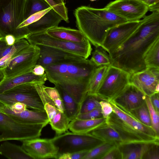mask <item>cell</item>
I'll return each mask as SVG.
<instances>
[{"mask_svg":"<svg viewBox=\"0 0 159 159\" xmlns=\"http://www.w3.org/2000/svg\"><path fill=\"white\" fill-rule=\"evenodd\" d=\"M149 143H130L118 146L122 159H142Z\"/></svg>","mask_w":159,"mask_h":159,"instance_id":"cell-23","label":"cell"},{"mask_svg":"<svg viewBox=\"0 0 159 159\" xmlns=\"http://www.w3.org/2000/svg\"><path fill=\"white\" fill-rule=\"evenodd\" d=\"M39 54V48L30 44L20 51L11 58L8 65L4 67L5 78L31 72L36 64Z\"/></svg>","mask_w":159,"mask_h":159,"instance_id":"cell-10","label":"cell"},{"mask_svg":"<svg viewBox=\"0 0 159 159\" xmlns=\"http://www.w3.org/2000/svg\"><path fill=\"white\" fill-rule=\"evenodd\" d=\"M5 106V105L0 100V110Z\"/></svg>","mask_w":159,"mask_h":159,"instance_id":"cell-52","label":"cell"},{"mask_svg":"<svg viewBox=\"0 0 159 159\" xmlns=\"http://www.w3.org/2000/svg\"><path fill=\"white\" fill-rule=\"evenodd\" d=\"M43 89L49 97L54 102L58 109L61 111L64 112V108L62 99L59 92L54 87H47L43 84Z\"/></svg>","mask_w":159,"mask_h":159,"instance_id":"cell-36","label":"cell"},{"mask_svg":"<svg viewBox=\"0 0 159 159\" xmlns=\"http://www.w3.org/2000/svg\"><path fill=\"white\" fill-rule=\"evenodd\" d=\"M54 85L62 99L64 112L70 121L76 119L79 113L80 105L61 86L58 84Z\"/></svg>","mask_w":159,"mask_h":159,"instance_id":"cell-25","label":"cell"},{"mask_svg":"<svg viewBox=\"0 0 159 159\" xmlns=\"http://www.w3.org/2000/svg\"><path fill=\"white\" fill-rule=\"evenodd\" d=\"M101 99L96 94L87 93L81 104L79 113L88 112L95 108L100 107Z\"/></svg>","mask_w":159,"mask_h":159,"instance_id":"cell-34","label":"cell"},{"mask_svg":"<svg viewBox=\"0 0 159 159\" xmlns=\"http://www.w3.org/2000/svg\"><path fill=\"white\" fill-rule=\"evenodd\" d=\"M90 60L98 67L111 64L109 54L101 46L95 47Z\"/></svg>","mask_w":159,"mask_h":159,"instance_id":"cell-32","label":"cell"},{"mask_svg":"<svg viewBox=\"0 0 159 159\" xmlns=\"http://www.w3.org/2000/svg\"><path fill=\"white\" fill-rule=\"evenodd\" d=\"M146 96L134 85L129 83L122 93L113 101L119 108L129 111L143 104L145 102Z\"/></svg>","mask_w":159,"mask_h":159,"instance_id":"cell-16","label":"cell"},{"mask_svg":"<svg viewBox=\"0 0 159 159\" xmlns=\"http://www.w3.org/2000/svg\"><path fill=\"white\" fill-rule=\"evenodd\" d=\"M8 107L13 112L18 113L25 110L27 107L26 105L20 102H16L10 106Z\"/></svg>","mask_w":159,"mask_h":159,"instance_id":"cell-46","label":"cell"},{"mask_svg":"<svg viewBox=\"0 0 159 159\" xmlns=\"http://www.w3.org/2000/svg\"><path fill=\"white\" fill-rule=\"evenodd\" d=\"M22 142V147L32 159L57 158L58 149L51 139L38 138Z\"/></svg>","mask_w":159,"mask_h":159,"instance_id":"cell-14","label":"cell"},{"mask_svg":"<svg viewBox=\"0 0 159 159\" xmlns=\"http://www.w3.org/2000/svg\"><path fill=\"white\" fill-rule=\"evenodd\" d=\"M159 38V12H153L145 16L131 35L108 53L111 65L131 74L145 70V54Z\"/></svg>","mask_w":159,"mask_h":159,"instance_id":"cell-1","label":"cell"},{"mask_svg":"<svg viewBox=\"0 0 159 159\" xmlns=\"http://www.w3.org/2000/svg\"><path fill=\"white\" fill-rule=\"evenodd\" d=\"M25 0H0V37L11 34L16 41L25 38L30 34L27 26L20 29L24 20Z\"/></svg>","mask_w":159,"mask_h":159,"instance_id":"cell-4","label":"cell"},{"mask_svg":"<svg viewBox=\"0 0 159 159\" xmlns=\"http://www.w3.org/2000/svg\"><path fill=\"white\" fill-rule=\"evenodd\" d=\"M88 133L105 142L113 143L117 146L123 143L118 133L106 121L99 125Z\"/></svg>","mask_w":159,"mask_h":159,"instance_id":"cell-22","label":"cell"},{"mask_svg":"<svg viewBox=\"0 0 159 159\" xmlns=\"http://www.w3.org/2000/svg\"><path fill=\"white\" fill-rule=\"evenodd\" d=\"M106 123L119 134L123 143H159V139L146 134L126 123L113 112L106 118Z\"/></svg>","mask_w":159,"mask_h":159,"instance_id":"cell-11","label":"cell"},{"mask_svg":"<svg viewBox=\"0 0 159 159\" xmlns=\"http://www.w3.org/2000/svg\"><path fill=\"white\" fill-rule=\"evenodd\" d=\"M46 125L23 123L0 112V142L10 140L23 141L39 138Z\"/></svg>","mask_w":159,"mask_h":159,"instance_id":"cell-5","label":"cell"},{"mask_svg":"<svg viewBox=\"0 0 159 159\" xmlns=\"http://www.w3.org/2000/svg\"><path fill=\"white\" fill-rule=\"evenodd\" d=\"M48 80L45 73L37 75L31 71L13 77L5 78L0 84V93L19 85L27 83L44 84Z\"/></svg>","mask_w":159,"mask_h":159,"instance_id":"cell-19","label":"cell"},{"mask_svg":"<svg viewBox=\"0 0 159 159\" xmlns=\"http://www.w3.org/2000/svg\"><path fill=\"white\" fill-rule=\"evenodd\" d=\"M102 159H122L121 153L116 146L110 150Z\"/></svg>","mask_w":159,"mask_h":159,"instance_id":"cell-44","label":"cell"},{"mask_svg":"<svg viewBox=\"0 0 159 159\" xmlns=\"http://www.w3.org/2000/svg\"><path fill=\"white\" fill-rule=\"evenodd\" d=\"M51 139L58 149L57 155L64 153L90 151L105 142L88 133L72 132L57 135Z\"/></svg>","mask_w":159,"mask_h":159,"instance_id":"cell-7","label":"cell"},{"mask_svg":"<svg viewBox=\"0 0 159 159\" xmlns=\"http://www.w3.org/2000/svg\"><path fill=\"white\" fill-rule=\"evenodd\" d=\"M39 48L40 54L36 64L44 67L50 65L83 57L60 49L42 45H36Z\"/></svg>","mask_w":159,"mask_h":159,"instance_id":"cell-17","label":"cell"},{"mask_svg":"<svg viewBox=\"0 0 159 159\" xmlns=\"http://www.w3.org/2000/svg\"><path fill=\"white\" fill-rule=\"evenodd\" d=\"M142 159H159V143H149Z\"/></svg>","mask_w":159,"mask_h":159,"instance_id":"cell-38","label":"cell"},{"mask_svg":"<svg viewBox=\"0 0 159 159\" xmlns=\"http://www.w3.org/2000/svg\"><path fill=\"white\" fill-rule=\"evenodd\" d=\"M31 71L37 75H42L45 73L44 67L42 65L38 64H36Z\"/></svg>","mask_w":159,"mask_h":159,"instance_id":"cell-48","label":"cell"},{"mask_svg":"<svg viewBox=\"0 0 159 159\" xmlns=\"http://www.w3.org/2000/svg\"><path fill=\"white\" fill-rule=\"evenodd\" d=\"M9 46L7 44L5 38L0 37V59L4 57V51Z\"/></svg>","mask_w":159,"mask_h":159,"instance_id":"cell-49","label":"cell"},{"mask_svg":"<svg viewBox=\"0 0 159 159\" xmlns=\"http://www.w3.org/2000/svg\"><path fill=\"white\" fill-rule=\"evenodd\" d=\"M116 146L113 143L104 142L89 151L83 159H102L110 150Z\"/></svg>","mask_w":159,"mask_h":159,"instance_id":"cell-33","label":"cell"},{"mask_svg":"<svg viewBox=\"0 0 159 159\" xmlns=\"http://www.w3.org/2000/svg\"><path fill=\"white\" fill-rule=\"evenodd\" d=\"M131 74L111 65L108 68L96 95L101 100L114 101L129 83Z\"/></svg>","mask_w":159,"mask_h":159,"instance_id":"cell-6","label":"cell"},{"mask_svg":"<svg viewBox=\"0 0 159 159\" xmlns=\"http://www.w3.org/2000/svg\"><path fill=\"white\" fill-rule=\"evenodd\" d=\"M106 119L102 117L92 119H75L70 122L69 129L72 132L87 134L99 125L106 121Z\"/></svg>","mask_w":159,"mask_h":159,"instance_id":"cell-24","label":"cell"},{"mask_svg":"<svg viewBox=\"0 0 159 159\" xmlns=\"http://www.w3.org/2000/svg\"><path fill=\"white\" fill-rule=\"evenodd\" d=\"M145 101L149 111L152 127L159 135V112L156 111L153 107L149 97L146 96Z\"/></svg>","mask_w":159,"mask_h":159,"instance_id":"cell-37","label":"cell"},{"mask_svg":"<svg viewBox=\"0 0 159 159\" xmlns=\"http://www.w3.org/2000/svg\"><path fill=\"white\" fill-rule=\"evenodd\" d=\"M98 67L82 58L66 60L44 67L47 79L58 84L80 105L88 93L90 80Z\"/></svg>","mask_w":159,"mask_h":159,"instance_id":"cell-2","label":"cell"},{"mask_svg":"<svg viewBox=\"0 0 159 159\" xmlns=\"http://www.w3.org/2000/svg\"><path fill=\"white\" fill-rule=\"evenodd\" d=\"M90 0L91 1H95L96 0Z\"/></svg>","mask_w":159,"mask_h":159,"instance_id":"cell-53","label":"cell"},{"mask_svg":"<svg viewBox=\"0 0 159 159\" xmlns=\"http://www.w3.org/2000/svg\"><path fill=\"white\" fill-rule=\"evenodd\" d=\"M52 7H50L46 10L36 13L30 16L26 20L20 24L18 26V29L26 27L28 25L35 22L41 18Z\"/></svg>","mask_w":159,"mask_h":159,"instance_id":"cell-40","label":"cell"},{"mask_svg":"<svg viewBox=\"0 0 159 159\" xmlns=\"http://www.w3.org/2000/svg\"><path fill=\"white\" fill-rule=\"evenodd\" d=\"M141 20L127 21L109 29L101 46L108 53L117 48L135 31Z\"/></svg>","mask_w":159,"mask_h":159,"instance_id":"cell-13","label":"cell"},{"mask_svg":"<svg viewBox=\"0 0 159 159\" xmlns=\"http://www.w3.org/2000/svg\"><path fill=\"white\" fill-rule=\"evenodd\" d=\"M74 14L77 28L95 47L101 46L109 29L127 21L104 8L81 6Z\"/></svg>","mask_w":159,"mask_h":159,"instance_id":"cell-3","label":"cell"},{"mask_svg":"<svg viewBox=\"0 0 159 159\" xmlns=\"http://www.w3.org/2000/svg\"><path fill=\"white\" fill-rule=\"evenodd\" d=\"M103 117L101 107L95 108L88 112L79 114L76 118L80 119H92Z\"/></svg>","mask_w":159,"mask_h":159,"instance_id":"cell-39","label":"cell"},{"mask_svg":"<svg viewBox=\"0 0 159 159\" xmlns=\"http://www.w3.org/2000/svg\"><path fill=\"white\" fill-rule=\"evenodd\" d=\"M104 8L127 21L140 20L148 10V7L139 0H116Z\"/></svg>","mask_w":159,"mask_h":159,"instance_id":"cell-12","label":"cell"},{"mask_svg":"<svg viewBox=\"0 0 159 159\" xmlns=\"http://www.w3.org/2000/svg\"><path fill=\"white\" fill-rule=\"evenodd\" d=\"M144 59L147 68L159 69V38L152 44L147 51Z\"/></svg>","mask_w":159,"mask_h":159,"instance_id":"cell-30","label":"cell"},{"mask_svg":"<svg viewBox=\"0 0 159 159\" xmlns=\"http://www.w3.org/2000/svg\"><path fill=\"white\" fill-rule=\"evenodd\" d=\"M70 120L64 112L59 111L49 122L57 135L65 133L69 129Z\"/></svg>","mask_w":159,"mask_h":159,"instance_id":"cell-28","label":"cell"},{"mask_svg":"<svg viewBox=\"0 0 159 159\" xmlns=\"http://www.w3.org/2000/svg\"><path fill=\"white\" fill-rule=\"evenodd\" d=\"M120 109L137 121L152 127L150 114L146 101L140 106L131 111Z\"/></svg>","mask_w":159,"mask_h":159,"instance_id":"cell-29","label":"cell"},{"mask_svg":"<svg viewBox=\"0 0 159 159\" xmlns=\"http://www.w3.org/2000/svg\"><path fill=\"white\" fill-rule=\"evenodd\" d=\"M25 39L30 44H40L68 52L87 59L91 55L92 48L89 41L83 43L67 41L52 37L46 32L30 33Z\"/></svg>","mask_w":159,"mask_h":159,"instance_id":"cell-9","label":"cell"},{"mask_svg":"<svg viewBox=\"0 0 159 159\" xmlns=\"http://www.w3.org/2000/svg\"><path fill=\"white\" fill-rule=\"evenodd\" d=\"M5 79L4 68L0 67V84Z\"/></svg>","mask_w":159,"mask_h":159,"instance_id":"cell-51","label":"cell"},{"mask_svg":"<svg viewBox=\"0 0 159 159\" xmlns=\"http://www.w3.org/2000/svg\"><path fill=\"white\" fill-rule=\"evenodd\" d=\"M46 33L54 38L73 43H83L89 41L79 30L57 26L48 30Z\"/></svg>","mask_w":159,"mask_h":159,"instance_id":"cell-21","label":"cell"},{"mask_svg":"<svg viewBox=\"0 0 159 159\" xmlns=\"http://www.w3.org/2000/svg\"><path fill=\"white\" fill-rule=\"evenodd\" d=\"M0 100L6 106L20 102L26 105L27 108L44 110V105L34 83L23 84L0 93Z\"/></svg>","mask_w":159,"mask_h":159,"instance_id":"cell-8","label":"cell"},{"mask_svg":"<svg viewBox=\"0 0 159 159\" xmlns=\"http://www.w3.org/2000/svg\"><path fill=\"white\" fill-rule=\"evenodd\" d=\"M90 151L84 150L71 153H64L57 155V159H83Z\"/></svg>","mask_w":159,"mask_h":159,"instance_id":"cell-41","label":"cell"},{"mask_svg":"<svg viewBox=\"0 0 159 159\" xmlns=\"http://www.w3.org/2000/svg\"><path fill=\"white\" fill-rule=\"evenodd\" d=\"M103 117L106 118L113 112V109L109 102L102 100L100 102Z\"/></svg>","mask_w":159,"mask_h":159,"instance_id":"cell-43","label":"cell"},{"mask_svg":"<svg viewBox=\"0 0 159 159\" xmlns=\"http://www.w3.org/2000/svg\"><path fill=\"white\" fill-rule=\"evenodd\" d=\"M109 66L98 67L95 70L90 81L87 93L96 94L107 71Z\"/></svg>","mask_w":159,"mask_h":159,"instance_id":"cell-27","label":"cell"},{"mask_svg":"<svg viewBox=\"0 0 159 159\" xmlns=\"http://www.w3.org/2000/svg\"><path fill=\"white\" fill-rule=\"evenodd\" d=\"M0 112L6 114L11 118L19 122L26 124H44L49 123V120L45 110L33 109L27 108L22 112L16 113L12 112L7 106L0 110Z\"/></svg>","mask_w":159,"mask_h":159,"instance_id":"cell-18","label":"cell"},{"mask_svg":"<svg viewBox=\"0 0 159 159\" xmlns=\"http://www.w3.org/2000/svg\"><path fill=\"white\" fill-rule=\"evenodd\" d=\"M5 39L7 44L9 46L13 45L16 41L15 37L11 34L6 35Z\"/></svg>","mask_w":159,"mask_h":159,"instance_id":"cell-50","label":"cell"},{"mask_svg":"<svg viewBox=\"0 0 159 159\" xmlns=\"http://www.w3.org/2000/svg\"><path fill=\"white\" fill-rule=\"evenodd\" d=\"M148 7V10L152 12L159 11V0H139Z\"/></svg>","mask_w":159,"mask_h":159,"instance_id":"cell-45","label":"cell"},{"mask_svg":"<svg viewBox=\"0 0 159 159\" xmlns=\"http://www.w3.org/2000/svg\"><path fill=\"white\" fill-rule=\"evenodd\" d=\"M50 7H51L45 0H25L24 20L33 14Z\"/></svg>","mask_w":159,"mask_h":159,"instance_id":"cell-31","label":"cell"},{"mask_svg":"<svg viewBox=\"0 0 159 159\" xmlns=\"http://www.w3.org/2000/svg\"><path fill=\"white\" fill-rule=\"evenodd\" d=\"M43 105L49 122L60 111L57 107L53 101L44 103Z\"/></svg>","mask_w":159,"mask_h":159,"instance_id":"cell-42","label":"cell"},{"mask_svg":"<svg viewBox=\"0 0 159 159\" xmlns=\"http://www.w3.org/2000/svg\"><path fill=\"white\" fill-rule=\"evenodd\" d=\"M62 20L61 17L51 8L39 19L27 26L30 33L46 32L50 29L58 26Z\"/></svg>","mask_w":159,"mask_h":159,"instance_id":"cell-20","label":"cell"},{"mask_svg":"<svg viewBox=\"0 0 159 159\" xmlns=\"http://www.w3.org/2000/svg\"><path fill=\"white\" fill-rule=\"evenodd\" d=\"M0 155L10 159H32L21 146L7 141L0 145Z\"/></svg>","mask_w":159,"mask_h":159,"instance_id":"cell-26","label":"cell"},{"mask_svg":"<svg viewBox=\"0 0 159 159\" xmlns=\"http://www.w3.org/2000/svg\"><path fill=\"white\" fill-rule=\"evenodd\" d=\"M129 83L150 97L159 91V69L147 68L145 70L131 74Z\"/></svg>","mask_w":159,"mask_h":159,"instance_id":"cell-15","label":"cell"},{"mask_svg":"<svg viewBox=\"0 0 159 159\" xmlns=\"http://www.w3.org/2000/svg\"><path fill=\"white\" fill-rule=\"evenodd\" d=\"M152 105L157 112H159V94L156 93L149 97Z\"/></svg>","mask_w":159,"mask_h":159,"instance_id":"cell-47","label":"cell"},{"mask_svg":"<svg viewBox=\"0 0 159 159\" xmlns=\"http://www.w3.org/2000/svg\"><path fill=\"white\" fill-rule=\"evenodd\" d=\"M67 23H68L67 8L65 6L64 0H45Z\"/></svg>","mask_w":159,"mask_h":159,"instance_id":"cell-35","label":"cell"}]
</instances>
